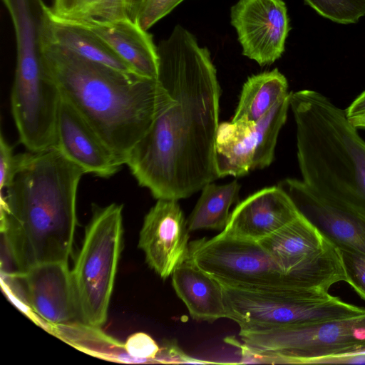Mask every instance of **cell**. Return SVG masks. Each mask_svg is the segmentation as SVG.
<instances>
[{
	"mask_svg": "<svg viewBox=\"0 0 365 365\" xmlns=\"http://www.w3.org/2000/svg\"><path fill=\"white\" fill-rule=\"evenodd\" d=\"M124 346L126 352L140 363L154 361L160 350L154 339L144 332H136L129 336Z\"/></svg>",
	"mask_w": 365,
	"mask_h": 365,
	"instance_id": "25",
	"label": "cell"
},
{
	"mask_svg": "<svg viewBox=\"0 0 365 365\" xmlns=\"http://www.w3.org/2000/svg\"><path fill=\"white\" fill-rule=\"evenodd\" d=\"M94 0H53V15L64 19L80 21L86 18Z\"/></svg>",
	"mask_w": 365,
	"mask_h": 365,
	"instance_id": "27",
	"label": "cell"
},
{
	"mask_svg": "<svg viewBox=\"0 0 365 365\" xmlns=\"http://www.w3.org/2000/svg\"><path fill=\"white\" fill-rule=\"evenodd\" d=\"M123 206L96 207L71 271L81 321L105 324L113 292L123 235Z\"/></svg>",
	"mask_w": 365,
	"mask_h": 365,
	"instance_id": "6",
	"label": "cell"
},
{
	"mask_svg": "<svg viewBox=\"0 0 365 365\" xmlns=\"http://www.w3.org/2000/svg\"><path fill=\"white\" fill-rule=\"evenodd\" d=\"M334 245L365 256V218L323 197L302 180L287 178L278 185Z\"/></svg>",
	"mask_w": 365,
	"mask_h": 365,
	"instance_id": "12",
	"label": "cell"
},
{
	"mask_svg": "<svg viewBox=\"0 0 365 365\" xmlns=\"http://www.w3.org/2000/svg\"><path fill=\"white\" fill-rule=\"evenodd\" d=\"M83 174L57 148L20 153L14 180L1 194V231L17 272L68 262Z\"/></svg>",
	"mask_w": 365,
	"mask_h": 365,
	"instance_id": "2",
	"label": "cell"
},
{
	"mask_svg": "<svg viewBox=\"0 0 365 365\" xmlns=\"http://www.w3.org/2000/svg\"><path fill=\"white\" fill-rule=\"evenodd\" d=\"M344 110L348 118L365 113V91Z\"/></svg>",
	"mask_w": 365,
	"mask_h": 365,
	"instance_id": "30",
	"label": "cell"
},
{
	"mask_svg": "<svg viewBox=\"0 0 365 365\" xmlns=\"http://www.w3.org/2000/svg\"><path fill=\"white\" fill-rule=\"evenodd\" d=\"M20 163V154L14 155L12 147L4 139L2 132L0 137V188L1 192L12 183Z\"/></svg>",
	"mask_w": 365,
	"mask_h": 365,
	"instance_id": "26",
	"label": "cell"
},
{
	"mask_svg": "<svg viewBox=\"0 0 365 365\" xmlns=\"http://www.w3.org/2000/svg\"><path fill=\"white\" fill-rule=\"evenodd\" d=\"M157 51L158 112L125 164L155 198L178 200L220 178V86L209 50L182 26L175 25Z\"/></svg>",
	"mask_w": 365,
	"mask_h": 365,
	"instance_id": "1",
	"label": "cell"
},
{
	"mask_svg": "<svg viewBox=\"0 0 365 365\" xmlns=\"http://www.w3.org/2000/svg\"><path fill=\"white\" fill-rule=\"evenodd\" d=\"M102 38L131 68L145 78L156 80L158 71L157 46L152 36L131 19L77 21Z\"/></svg>",
	"mask_w": 365,
	"mask_h": 365,
	"instance_id": "16",
	"label": "cell"
},
{
	"mask_svg": "<svg viewBox=\"0 0 365 365\" xmlns=\"http://www.w3.org/2000/svg\"><path fill=\"white\" fill-rule=\"evenodd\" d=\"M242 351L257 363L322 364L365 341V314L272 329L240 331Z\"/></svg>",
	"mask_w": 365,
	"mask_h": 365,
	"instance_id": "7",
	"label": "cell"
},
{
	"mask_svg": "<svg viewBox=\"0 0 365 365\" xmlns=\"http://www.w3.org/2000/svg\"><path fill=\"white\" fill-rule=\"evenodd\" d=\"M184 0H136L132 19L148 31Z\"/></svg>",
	"mask_w": 365,
	"mask_h": 365,
	"instance_id": "22",
	"label": "cell"
},
{
	"mask_svg": "<svg viewBox=\"0 0 365 365\" xmlns=\"http://www.w3.org/2000/svg\"><path fill=\"white\" fill-rule=\"evenodd\" d=\"M221 285L227 318L235 322L240 331L267 330L365 314V308L329 292Z\"/></svg>",
	"mask_w": 365,
	"mask_h": 365,
	"instance_id": "5",
	"label": "cell"
},
{
	"mask_svg": "<svg viewBox=\"0 0 365 365\" xmlns=\"http://www.w3.org/2000/svg\"><path fill=\"white\" fill-rule=\"evenodd\" d=\"M230 24L242 55L259 66L272 64L284 52L290 26L283 0H238L230 9Z\"/></svg>",
	"mask_w": 365,
	"mask_h": 365,
	"instance_id": "10",
	"label": "cell"
},
{
	"mask_svg": "<svg viewBox=\"0 0 365 365\" xmlns=\"http://www.w3.org/2000/svg\"><path fill=\"white\" fill-rule=\"evenodd\" d=\"M154 361L163 364H206L213 362L192 358L186 354L174 341H168L160 350Z\"/></svg>",
	"mask_w": 365,
	"mask_h": 365,
	"instance_id": "28",
	"label": "cell"
},
{
	"mask_svg": "<svg viewBox=\"0 0 365 365\" xmlns=\"http://www.w3.org/2000/svg\"><path fill=\"white\" fill-rule=\"evenodd\" d=\"M302 181L365 218V141L345 110L316 91L291 92Z\"/></svg>",
	"mask_w": 365,
	"mask_h": 365,
	"instance_id": "4",
	"label": "cell"
},
{
	"mask_svg": "<svg viewBox=\"0 0 365 365\" xmlns=\"http://www.w3.org/2000/svg\"><path fill=\"white\" fill-rule=\"evenodd\" d=\"M189 230L176 200L158 199L144 218L138 247L148 264L161 278L174 269L190 254Z\"/></svg>",
	"mask_w": 365,
	"mask_h": 365,
	"instance_id": "11",
	"label": "cell"
},
{
	"mask_svg": "<svg viewBox=\"0 0 365 365\" xmlns=\"http://www.w3.org/2000/svg\"><path fill=\"white\" fill-rule=\"evenodd\" d=\"M359 359H365V341L333 354L322 364L353 363Z\"/></svg>",
	"mask_w": 365,
	"mask_h": 365,
	"instance_id": "29",
	"label": "cell"
},
{
	"mask_svg": "<svg viewBox=\"0 0 365 365\" xmlns=\"http://www.w3.org/2000/svg\"><path fill=\"white\" fill-rule=\"evenodd\" d=\"M317 14L341 24H356L365 16V0H304Z\"/></svg>",
	"mask_w": 365,
	"mask_h": 365,
	"instance_id": "21",
	"label": "cell"
},
{
	"mask_svg": "<svg viewBox=\"0 0 365 365\" xmlns=\"http://www.w3.org/2000/svg\"><path fill=\"white\" fill-rule=\"evenodd\" d=\"M47 34L56 43L84 58L121 71L134 73L108 43L77 21L59 18L51 11Z\"/></svg>",
	"mask_w": 365,
	"mask_h": 365,
	"instance_id": "18",
	"label": "cell"
},
{
	"mask_svg": "<svg viewBox=\"0 0 365 365\" xmlns=\"http://www.w3.org/2000/svg\"><path fill=\"white\" fill-rule=\"evenodd\" d=\"M56 148L85 173L101 178L115 175L124 164L62 95L56 120Z\"/></svg>",
	"mask_w": 365,
	"mask_h": 365,
	"instance_id": "14",
	"label": "cell"
},
{
	"mask_svg": "<svg viewBox=\"0 0 365 365\" xmlns=\"http://www.w3.org/2000/svg\"><path fill=\"white\" fill-rule=\"evenodd\" d=\"M241 185L237 180L225 185L208 183L202 192L187 223L190 231L224 230L231 205L238 200Z\"/></svg>",
	"mask_w": 365,
	"mask_h": 365,
	"instance_id": "20",
	"label": "cell"
},
{
	"mask_svg": "<svg viewBox=\"0 0 365 365\" xmlns=\"http://www.w3.org/2000/svg\"><path fill=\"white\" fill-rule=\"evenodd\" d=\"M289 93L257 122H223L216 137L219 178L240 177L268 167L274 158L279 131L286 122Z\"/></svg>",
	"mask_w": 365,
	"mask_h": 365,
	"instance_id": "9",
	"label": "cell"
},
{
	"mask_svg": "<svg viewBox=\"0 0 365 365\" xmlns=\"http://www.w3.org/2000/svg\"><path fill=\"white\" fill-rule=\"evenodd\" d=\"M42 47L45 64L61 95L125 164L158 112L160 91L156 80L77 55L53 42L47 25Z\"/></svg>",
	"mask_w": 365,
	"mask_h": 365,
	"instance_id": "3",
	"label": "cell"
},
{
	"mask_svg": "<svg viewBox=\"0 0 365 365\" xmlns=\"http://www.w3.org/2000/svg\"><path fill=\"white\" fill-rule=\"evenodd\" d=\"M289 93L287 80L277 68L252 75L242 86L232 122H257Z\"/></svg>",
	"mask_w": 365,
	"mask_h": 365,
	"instance_id": "19",
	"label": "cell"
},
{
	"mask_svg": "<svg viewBox=\"0 0 365 365\" xmlns=\"http://www.w3.org/2000/svg\"><path fill=\"white\" fill-rule=\"evenodd\" d=\"M300 214L278 185L262 189L237 204L222 234L259 242Z\"/></svg>",
	"mask_w": 365,
	"mask_h": 365,
	"instance_id": "15",
	"label": "cell"
},
{
	"mask_svg": "<svg viewBox=\"0 0 365 365\" xmlns=\"http://www.w3.org/2000/svg\"><path fill=\"white\" fill-rule=\"evenodd\" d=\"M350 122L358 129H365V113L348 118Z\"/></svg>",
	"mask_w": 365,
	"mask_h": 365,
	"instance_id": "31",
	"label": "cell"
},
{
	"mask_svg": "<svg viewBox=\"0 0 365 365\" xmlns=\"http://www.w3.org/2000/svg\"><path fill=\"white\" fill-rule=\"evenodd\" d=\"M135 2L136 0H94L85 19L91 18L105 21L132 19Z\"/></svg>",
	"mask_w": 365,
	"mask_h": 365,
	"instance_id": "23",
	"label": "cell"
},
{
	"mask_svg": "<svg viewBox=\"0 0 365 365\" xmlns=\"http://www.w3.org/2000/svg\"><path fill=\"white\" fill-rule=\"evenodd\" d=\"M189 256L198 267L222 284L247 289H300L259 242L220 232L212 238L190 242Z\"/></svg>",
	"mask_w": 365,
	"mask_h": 365,
	"instance_id": "8",
	"label": "cell"
},
{
	"mask_svg": "<svg viewBox=\"0 0 365 365\" xmlns=\"http://www.w3.org/2000/svg\"><path fill=\"white\" fill-rule=\"evenodd\" d=\"M171 276L175 293L194 319L212 323L227 318L221 284L198 267L190 256Z\"/></svg>",
	"mask_w": 365,
	"mask_h": 365,
	"instance_id": "17",
	"label": "cell"
},
{
	"mask_svg": "<svg viewBox=\"0 0 365 365\" xmlns=\"http://www.w3.org/2000/svg\"><path fill=\"white\" fill-rule=\"evenodd\" d=\"M340 252L346 275V282L365 300V256L346 250Z\"/></svg>",
	"mask_w": 365,
	"mask_h": 365,
	"instance_id": "24",
	"label": "cell"
},
{
	"mask_svg": "<svg viewBox=\"0 0 365 365\" xmlns=\"http://www.w3.org/2000/svg\"><path fill=\"white\" fill-rule=\"evenodd\" d=\"M11 275L23 284L29 307L48 324L63 325L81 320L68 262H44Z\"/></svg>",
	"mask_w": 365,
	"mask_h": 365,
	"instance_id": "13",
	"label": "cell"
}]
</instances>
